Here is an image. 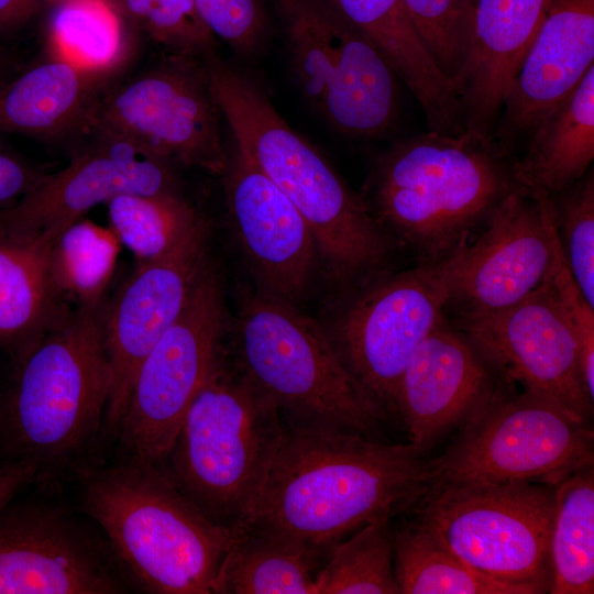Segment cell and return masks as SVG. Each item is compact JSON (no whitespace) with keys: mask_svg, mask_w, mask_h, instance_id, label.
<instances>
[{"mask_svg":"<svg viewBox=\"0 0 594 594\" xmlns=\"http://www.w3.org/2000/svg\"><path fill=\"white\" fill-rule=\"evenodd\" d=\"M432 479L431 458L411 442L288 427L245 528L328 551L369 522L410 510Z\"/></svg>","mask_w":594,"mask_h":594,"instance_id":"1","label":"cell"},{"mask_svg":"<svg viewBox=\"0 0 594 594\" xmlns=\"http://www.w3.org/2000/svg\"><path fill=\"white\" fill-rule=\"evenodd\" d=\"M204 57L211 94L235 147L300 212L326 274L352 288L388 271L393 243L364 199L284 120L255 81L212 52Z\"/></svg>","mask_w":594,"mask_h":594,"instance_id":"2","label":"cell"},{"mask_svg":"<svg viewBox=\"0 0 594 594\" xmlns=\"http://www.w3.org/2000/svg\"><path fill=\"white\" fill-rule=\"evenodd\" d=\"M74 306L0 385V465L29 460L38 481L80 461L103 435L111 389L105 309Z\"/></svg>","mask_w":594,"mask_h":594,"instance_id":"3","label":"cell"},{"mask_svg":"<svg viewBox=\"0 0 594 594\" xmlns=\"http://www.w3.org/2000/svg\"><path fill=\"white\" fill-rule=\"evenodd\" d=\"M513 161L490 138L429 130L377 157L364 201L393 244L409 250L418 264L439 262L519 187Z\"/></svg>","mask_w":594,"mask_h":594,"instance_id":"4","label":"cell"},{"mask_svg":"<svg viewBox=\"0 0 594 594\" xmlns=\"http://www.w3.org/2000/svg\"><path fill=\"white\" fill-rule=\"evenodd\" d=\"M84 512L128 582L152 594H212L243 529L209 519L161 464L120 461L79 470Z\"/></svg>","mask_w":594,"mask_h":594,"instance_id":"5","label":"cell"},{"mask_svg":"<svg viewBox=\"0 0 594 594\" xmlns=\"http://www.w3.org/2000/svg\"><path fill=\"white\" fill-rule=\"evenodd\" d=\"M231 332L227 360L290 428L370 436L385 420L326 330L296 305L255 292L244 298Z\"/></svg>","mask_w":594,"mask_h":594,"instance_id":"6","label":"cell"},{"mask_svg":"<svg viewBox=\"0 0 594 594\" xmlns=\"http://www.w3.org/2000/svg\"><path fill=\"white\" fill-rule=\"evenodd\" d=\"M284 431L276 406L222 352L161 465L209 519L244 529Z\"/></svg>","mask_w":594,"mask_h":594,"instance_id":"7","label":"cell"},{"mask_svg":"<svg viewBox=\"0 0 594 594\" xmlns=\"http://www.w3.org/2000/svg\"><path fill=\"white\" fill-rule=\"evenodd\" d=\"M275 6L292 74L312 109L349 138L388 133L399 116V79L376 45L323 0Z\"/></svg>","mask_w":594,"mask_h":594,"instance_id":"8","label":"cell"},{"mask_svg":"<svg viewBox=\"0 0 594 594\" xmlns=\"http://www.w3.org/2000/svg\"><path fill=\"white\" fill-rule=\"evenodd\" d=\"M588 424L550 399L497 386L459 428L451 444L431 459V483L537 482L556 485L594 462Z\"/></svg>","mask_w":594,"mask_h":594,"instance_id":"9","label":"cell"},{"mask_svg":"<svg viewBox=\"0 0 594 594\" xmlns=\"http://www.w3.org/2000/svg\"><path fill=\"white\" fill-rule=\"evenodd\" d=\"M410 510L480 573L549 592L553 485L430 483Z\"/></svg>","mask_w":594,"mask_h":594,"instance_id":"10","label":"cell"},{"mask_svg":"<svg viewBox=\"0 0 594 594\" xmlns=\"http://www.w3.org/2000/svg\"><path fill=\"white\" fill-rule=\"evenodd\" d=\"M226 332L222 288L208 262L184 310L136 371L116 433L121 461L164 462L193 399L223 352Z\"/></svg>","mask_w":594,"mask_h":594,"instance_id":"11","label":"cell"},{"mask_svg":"<svg viewBox=\"0 0 594 594\" xmlns=\"http://www.w3.org/2000/svg\"><path fill=\"white\" fill-rule=\"evenodd\" d=\"M447 257L399 273L386 271L353 287L326 330L344 366L386 414L394 413L409 358L446 318Z\"/></svg>","mask_w":594,"mask_h":594,"instance_id":"12","label":"cell"},{"mask_svg":"<svg viewBox=\"0 0 594 594\" xmlns=\"http://www.w3.org/2000/svg\"><path fill=\"white\" fill-rule=\"evenodd\" d=\"M174 56L113 92L99 98L85 127L122 140L170 164L223 174L221 111L204 64Z\"/></svg>","mask_w":594,"mask_h":594,"instance_id":"13","label":"cell"},{"mask_svg":"<svg viewBox=\"0 0 594 594\" xmlns=\"http://www.w3.org/2000/svg\"><path fill=\"white\" fill-rule=\"evenodd\" d=\"M483 226L474 243H462L447 257V308L455 317L509 307L552 273L560 242L551 196L518 187L497 204Z\"/></svg>","mask_w":594,"mask_h":594,"instance_id":"14","label":"cell"},{"mask_svg":"<svg viewBox=\"0 0 594 594\" xmlns=\"http://www.w3.org/2000/svg\"><path fill=\"white\" fill-rule=\"evenodd\" d=\"M451 322L506 383L517 382L588 424L593 399L583 380L574 329L551 275L509 307L457 316Z\"/></svg>","mask_w":594,"mask_h":594,"instance_id":"15","label":"cell"},{"mask_svg":"<svg viewBox=\"0 0 594 594\" xmlns=\"http://www.w3.org/2000/svg\"><path fill=\"white\" fill-rule=\"evenodd\" d=\"M127 581L103 536L69 512L19 495L0 507V594H121Z\"/></svg>","mask_w":594,"mask_h":594,"instance_id":"16","label":"cell"},{"mask_svg":"<svg viewBox=\"0 0 594 594\" xmlns=\"http://www.w3.org/2000/svg\"><path fill=\"white\" fill-rule=\"evenodd\" d=\"M209 228L201 218L166 253L144 263L105 309V344L111 389L103 433L116 436L136 371L184 310L208 260Z\"/></svg>","mask_w":594,"mask_h":594,"instance_id":"17","label":"cell"},{"mask_svg":"<svg viewBox=\"0 0 594 594\" xmlns=\"http://www.w3.org/2000/svg\"><path fill=\"white\" fill-rule=\"evenodd\" d=\"M222 175L230 221L256 293L297 306L321 266L309 227L287 196L237 147Z\"/></svg>","mask_w":594,"mask_h":594,"instance_id":"18","label":"cell"},{"mask_svg":"<svg viewBox=\"0 0 594 594\" xmlns=\"http://www.w3.org/2000/svg\"><path fill=\"white\" fill-rule=\"evenodd\" d=\"M92 145L43 179L14 206L0 211V224L54 241L95 206L122 194L178 193L173 164L128 142L97 133Z\"/></svg>","mask_w":594,"mask_h":594,"instance_id":"19","label":"cell"},{"mask_svg":"<svg viewBox=\"0 0 594 594\" xmlns=\"http://www.w3.org/2000/svg\"><path fill=\"white\" fill-rule=\"evenodd\" d=\"M497 372L447 317L422 340L399 378L394 413L409 442L428 451L493 395Z\"/></svg>","mask_w":594,"mask_h":594,"instance_id":"20","label":"cell"},{"mask_svg":"<svg viewBox=\"0 0 594 594\" xmlns=\"http://www.w3.org/2000/svg\"><path fill=\"white\" fill-rule=\"evenodd\" d=\"M594 65V0H551L491 139L507 155Z\"/></svg>","mask_w":594,"mask_h":594,"instance_id":"21","label":"cell"},{"mask_svg":"<svg viewBox=\"0 0 594 594\" xmlns=\"http://www.w3.org/2000/svg\"><path fill=\"white\" fill-rule=\"evenodd\" d=\"M551 0H475L470 54L453 82L465 132L493 134Z\"/></svg>","mask_w":594,"mask_h":594,"instance_id":"22","label":"cell"},{"mask_svg":"<svg viewBox=\"0 0 594 594\" xmlns=\"http://www.w3.org/2000/svg\"><path fill=\"white\" fill-rule=\"evenodd\" d=\"M365 34L417 99L429 130L465 132L452 84L437 68L418 36L403 0H323Z\"/></svg>","mask_w":594,"mask_h":594,"instance_id":"23","label":"cell"},{"mask_svg":"<svg viewBox=\"0 0 594 594\" xmlns=\"http://www.w3.org/2000/svg\"><path fill=\"white\" fill-rule=\"evenodd\" d=\"M52 241L0 224V349H31L73 308L50 272Z\"/></svg>","mask_w":594,"mask_h":594,"instance_id":"24","label":"cell"},{"mask_svg":"<svg viewBox=\"0 0 594 594\" xmlns=\"http://www.w3.org/2000/svg\"><path fill=\"white\" fill-rule=\"evenodd\" d=\"M107 78L50 54L0 88V132L50 138L84 127Z\"/></svg>","mask_w":594,"mask_h":594,"instance_id":"25","label":"cell"},{"mask_svg":"<svg viewBox=\"0 0 594 594\" xmlns=\"http://www.w3.org/2000/svg\"><path fill=\"white\" fill-rule=\"evenodd\" d=\"M593 158L594 65L536 124L512 170L519 187L554 196L581 179Z\"/></svg>","mask_w":594,"mask_h":594,"instance_id":"26","label":"cell"},{"mask_svg":"<svg viewBox=\"0 0 594 594\" xmlns=\"http://www.w3.org/2000/svg\"><path fill=\"white\" fill-rule=\"evenodd\" d=\"M326 554L290 537L244 528L220 564L212 594H315Z\"/></svg>","mask_w":594,"mask_h":594,"instance_id":"27","label":"cell"},{"mask_svg":"<svg viewBox=\"0 0 594 594\" xmlns=\"http://www.w3.org/2000/svg\"><path fill=\"white\" fill-rule=\"evenodd\" d=\"M399 594H535L527 586L480 573L459 558L426 521L392 529Z\"/></svg>","mask_w":594,"mask_h":594,"instance_id":"28","label":"cell"},{"mask_svg":"<svg viewBox=\"0 0 594 594\" xmlns=\"http://www.w3.org/2000/svg\"><path fill=\"white\" fill-rule=\"evenodd\" d=\"M549 563V593H594L593 465L566 475L554 485Z\"/></svg>","mask_w":594,"mask_h":594,"instance_id":"29","label":"cell"},{"mask_svg":"<svg viewBox=\"0 0 594 594\" xmlns=\"http://www.w3.org/2000/svg\"><path fill=\"white\" fill-rule=\"evenodd\" d=\"M50 54L110 76L125 62L128 34L110 0H63L48 23Z\"/></svg>","mask_w":594,"mask_h":594,"instance_id":"30","label":"cell"},{"mask_svg":"<svg viewBox=\"0 0 594 594\" xmlns=\"http://www.w3.org/2000/svg\"><path fill=\"white\" fill-rule=\"evenodd\" d=\"M120 244L110 228L82 218L52 242L48 261L51 276L68 305L98 304L106 299Z\"/></svg>","mask_w":594,"mask_h":594,"instance_id":"31","label":"cell"},{"mask_svg":"<svg viewBox=\"0 0 594 594\" xmlns=\"http://www.w3.org/2000/svg\"><path fill=\"white\" fill-rule=\"evenodd\" d=\"M391 519L369 522L331 546L315 580V594H399Z\"/></svg>","mask_w":594,"mask_h":594,"instance_id":"32","label":"cell"},{"mask_svg":"<svg viewBox=\"0 0 594 594\" xmlns=\"http://www.w3.org/2000/svg\"><path fill=\"white\" fill-rule=\"evenodd\" d=\"M106 205L109 228L138 263L166 253L202 218L179 193L122 194Z\"/></svg>","mask_w":594,"mask_h":594,"instance_id":"33","label":"cell"},{"mask_svg":"<svg viewBox=\"0 0 594 594\" xmlns=\"http://www.w3.org/2000/svg\"><path fill=\"white\" fill-rule=\"evenodd\" d=\"M403 3L428 54L453 87L470 54L475 0H403Z\"/></svg>","mask_w":594,"mask_h":594,"instance_id":"34","label":"cell"},{"mask_svg":"<svg viewBox=\"0 0 594 594\" xmlns=\"http://www.w3.org/2000/svg\"><path fill=\"white\" fill-rule=\"evenodd\" d=\"M558 239L571 275L594 307V175L551 196Z\"/></svg>","mask_w":594,"mask_h":594,"instance_id":"35","label":"cell"},{"mask_svg":"<svg viewBox=\"0 0 594 594\" xmlns=\"http://www.w3.org/2000/svg\"><path fill=\"white\" fill-rule=\"evenodd\" d=\"M194 1L206 28L233 51L251 55L262 47L268 19L261 0Z\"/></svg>","mask_w":594,"mask_h":594,"instance_id":"36","label":"cell"},{"mask_svg":"<svg viewBox=\"0 0 594 594\" xmlns=\"http://www.w3.org/2000/svg\"><path fill=\"white\" fill-rule=\"evenodd\" d=\"M143 31L178 55L204 56L215 46L194 0H151Z\"/></svg>","mask_w":594,"mask_h":594,"instance_id":"37","label":"cell"},{"mask_svg":"<svg viewBox=\"0 0 594 594\" xmlns=\"http://www.w3.org/2000/svg\"><path fill=\"white\" fill-rule=\"evenodd\" d=\"M551 280L575 332L586 391L594 398V307L580 292L565 262L561 245L556 255Z\"/></svg>","mask_w":594,"mask_h":594,"instance_id":"38","label":"cell"},{"mask_svg":"<svg viewBox=\"0 0 594 594\" xmlns=\"http://www.w3.org/2000/svg\"><path fill=\"white\" fill-rule=\"evenodd\" d=\"M46 174L0 146V211L14 206Z\"/></svg>","mask_w":594,"mask_h":594,"instance_id":"39","label":"cell"},{"mask_svg":"<svg viewBox=\"0 0 594 594\" xmlns=\"http://www.w3.org/2000/svg\"><path fill=\"white\" fill-rule=\"evenodd\" d=\"M38 480L37 465L29 460L11 461L0 465V507Z\"/></svg>","mask_w":594,"mask_h":594,"instance_id":"40","label":"cell"},{"mask_svg":"<svg viewBox=\"0 0 594 594\" xmlns=\"http://www.w3.org/2000/svg\"><path fill=\"white\" fill-rule=\"evenodd\" d=\"M40 0H0V33L14 30L35 12Z\"/></svg>","mask_w":594,"mask_h":594,"instance_id":"41","label":"cell"},{"mask_svg":"<svg viewBox=\"0 0 594 594\" xmlns=\"http://www.w3.org/2000/svg\"><path fill=\"white\" fill-rule=\"evenodd\" d=\"M151 10V0H121V12L143 30Z\"/></svg>","mask_w":594,"mask_h":594,"instance_id":"42","label":"cell"},{"mask_svg":"<svg viewBox=\"0 0 594 594\" xmlns=\"http://www.w3.org/2000/svg\"><path fill=\"white\" fill-rule=\"evenodd\" d=\"M2 63H3V58H2V55L0 54V69H1Z\"/></svg>","mask_w":594,"mask_h":594,"instance_id":"43","label":"cell"},{"mask_svg":"<svg viewBox=\"0 0 594 594\" xmlns=\"http://www.w3.org/2000/svg\"><path fill=\"white\" fill-rule=\"evenodd\" d=\"M273 2H274V3H276V2H277V0H273Z\"/></svg>","mask_w":594,"mask_h":594,"instance_id":"44","label":"cell"}]
</instances>
